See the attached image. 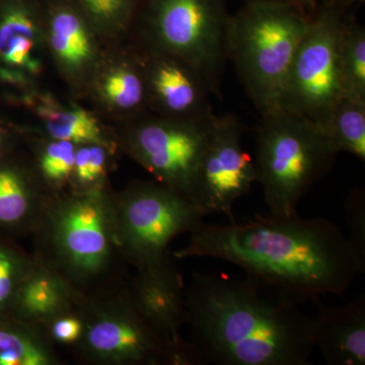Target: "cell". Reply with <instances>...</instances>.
<instances>
[{
  "mask_svg": "<svg viewBox=\"0 0 365 365\" xmlns=\"http://www.w3.org/2000/svg\"><path fill=\"white\" fill-rule=\"evenodd\" d=\"M205 257L244 269L247 278L294 304L342 294L365 264L341 228L327 218L257 215L230 225L203 222L175 258Z\"/></svg>",
  "mask_w": 365,
  "mask_h": 365,
  "instance_id": "cell-1",
  "label": "cell"
},
{
  "mask_svg": "<svg viewBox=\"0 0 365 365\" xmlns=\"http://www.w3.org/2000/svg\"><path fill=\"white\" fill-rule=\"evenodd\" d=\"M247 278L195 273L186 289V324L204 364L307 365L312 319L299 304Z\"/></svg>",
  "mask_w": 365,
  "mask_h": 365,
  "instance_id": "cell-2",
  "label": "cell"
},
{
  "mask_svg": "<svg viewBox=\"0 0 365 365\" xmlns=\"http://www.w3.org/2000/svg\"><path fill=\"white\" fill-rule=\"evenodd\" d=\"M316 11L290 2L249 1L230 16L227 60L260 113L279 107L292 60Z\"/></svg>",
  "mask_w": 365,
  "mask_h": 365,
  "instance_id": "cell-3",
  "label": "cell"
},
{
  "mask_svg": "<svg viewBox=\"0 0 365 365\" xmlns=\"http://www.w3.org/2000/svg\"><path fill=\"white\" fill-rule=\"evenodd\" d=\"M256 136L257 182L269 213L287 216L332 168L338 153L316 125L280 107L261 113Z\"/></svg>",
  "mask_w": 365,
  "mask_h": 365,
  "instance_id": "cell-4",
  "label": "cell"
},
{
  "mask_svg": "<svg viewBox=\"0 0 365 365\" xmlns=\"http://www.w3.org/2000/svg\"><path fill=\"white\" fill-rule=\"evenodd\" d=\"M134 18L144 49L184 60L201 74L211 95L222 100L227 0H139Z\"/></svg>",
  "mask_w": 365,
  "mask_h": 365,
  "instance_id": "cell-5",
  "label": "cell"
},
{
  "mask_svg": "<svg viewBox=\"0 0 365 365\" xmlns=\"http://www.w3.org/2000/svg\"><path fill=\"white\" fill-rule=\"evenodd\" d=\"M112 206L118 251L137 269L168 258L170 242L206 216L189 197L158 182H135Z\"/></svg>",
  "mask_w": 365,
  "mask_h": 365,
  "instance_id": "cell-6",
  "label": "cell"
},
{
  "mask_svg": "<svg viewBox=\"0 0 365 365\" xmlns=\"http://www.w3.org/2000/svg\"><path fill=\"white\" fill-rule=\"evenodd\" d=\"M43 215L57 270L72 283L88 282L107 271L117 246L112 198L102 185L46 205Z\"/></svg>",
  "mask_w": 365,
  "mask_h": 365,
  "instance_id": "cell-7",
  "label": "cell"
},
{
  "mask_svg": "<svg viewBox=\"0 0 365 365\" xmlns=\"http://www.w3.org/2000/svg\"><path fill=\"white\" fill-rule=\"evenodd\" d=\"M346 20L345 11L319 6L309 32L297 48L281 93V109L323 132L344 96L338 46Z\"/></svg>",
  "mask_w": 365,
  "mask_h": 365,
  "instance_id": "cell-8",
  "label": "cell"
},
{
  "mask_svg": "<svg viewBox=\"0 0 365 365\" xmlns=\"http://www.w3.org/2000/svg\"><path fill=\"white\" fill-rule=\"evenodd\" d=\"M215 116L205 120L173 119L158 115L138 118L127 132L125 148L155 181L195 202Z\"/></svg>",
  "mask_w": 365,
  "mask_h": 365,
  "instance_id": "cell-9",
  "label": "cell"
},
{
  "mask_svg": "<svg viewBox=\"0 0 365 365\" xmlns=\"http://www.w3.org/2000/svg\"><path fill=\"white\" fill-rule=\"evenodd\" d=\"M83 333L76 343L83 356L100 364H165V348L124 294L103 302H81Z\"/></svg>",
  "mask_w": 365,
  "mask_h": 365,
  "instance_id": "cell-10",
  "label": "cell"
},
{
  "mask_svg": "<svg viewBox=\"0 0 365 365\" xmlns=\"http://www.w3.org/2000/svg\"><path fill=\"white\" fill-rule=\"evenodd\" d=\"M137 270L127 295L137 314L165 346V364H196L195 347L181 334L186 325V288L176 264L169 256Z\"/></svg>",
  "mask_w": 365,
  "mask_h": 365,
  "instance_id": "cell-11",
  "label": "cell"
},
{
  "mask_svg": "<svg viewBox=\"0 0 365 365\" xmlns=\"http://www.w3.org/2000/svg\"><path fill=\"white\" fill-rule=\"evenodd\" d=\"M239 118L215 116L199 176L195 202L207 216L223 213L234 222L235 203L257 182L254 160L242 148Z\"/></svg>",
  "mask_w": 365,
  "mask_h": 365,
  "instance_id": "cell-12",
  "label": "cell"
},
{
  "mask_svg": "<svg viewBox=\"0 0 365 365\" xmlns=\"http://www.w3.org/2000/svg\"><path fill=\"white\" fill-rule=\"evenodd\" d=\"M138 56L146 86V103L158 116L205 120L215 115L211 93L201 74L184 60L144 49Z\"/></svg>",
  "mask_w": 365,
  "mask_h": 365,
  "instance_id": "cell-13",
  "label": "cell"
},
{
  "mask_svg": "<svg viewBox=\"0 0 365 365\" xmlns=\"http://www.w3.org/2000/svg\"><path fill=\"white\" fill-rule=\"evenodd\" d=\"M46 39L54 59L69 78H86L97 64L93 30L72 0H46Z\"/></svg>",
  "mask_w": 365,
  "mask_h": 365,
  "instance_id": "cell-14",
  "label": "cell"
},
{
  "mask_svg": "<svg viewBox=\"0 0 365 365\" xmlns=\"http://www.w3.org/2000/svg\"><path fill=\"white\" fill-rule=\"evenodd\" d=\"M312 319V339L329 365L365 364V297L340 307L326 306L321 299Z\"/></svg>",
  "mask_w": 365,
  "mask_h": 365,
  "instance_id": "cell-15",
  "label": "cell"
},
{
  "mask_svg": "<svg viewBox=\"0 0 365 365\" xmlns=\"http://www.w3.org/2000/svg\"><path fill=\"white\" fill-rule=\"evenodd\" d=\"M83 297L73 283L51 264L36 260L19 287L11 316L38 327L63 314L76 313Z\"/></svg>",
  "mask_w": 365,
  "mask_h": 365,
  "instance_id": "cell-16",
  "label": "cell"
},
{
  "mask_svg": "<svg viewBox=\"0 0 365 365\" xmlns=\"http://www.w3.org/2000/svg\"><path fill=\"white\" fill-rule=\"evenodd\" d=\"M33 108L53 140L71 141L76 145L100 144L111 150L112 141L98 120L83 108L60 104L50 96L33 100Z\"/></svg>",
  "mask_w": 365,
  "mask_h": 365,
  "instance_id": "cell-17",
  "label": "cell"
},
{
  "mask_svg": "<svg viewBox=\"0 0 365 365\" xmlns=\"http://www.w3.org/2000/svg\"><path fill=\"white\" fill-rule=\"evenodd\" d=\"M47 204L20 170L0 168V227H21L42 220Z\"/></svg>",
  "mask_w": 365,
  "mask_h": 365,
  "instance_id": "cell-18",
  "label": "cell"
},
{
  "mask_svg": "<svg viewBox=\"0 0 365 365\" xmlns=\"http://www.w3.org/2000/svg\"><path fill=\"white\" fill-rule=\"evenodd\" d=\"M41 327L0 319V365H54L58 359Z\"/></svg>",
  "mask_w": 365,
  "mask_h": 365,
  "instance_id": "cell-19",
  "label": "cell"
},
{
  "mask_svg": "<svg viewBox=\"0 0 365 365\" xmlns=\"http://www.w3.org/2000/svg\"><path fill=\"white\" fill-rule=\"evenodd\" d=\"M98 91L103 101L120 112L138 113L146 103V86L138 57L110 67L98 81Z\"/></svg>",
  "mask_w": 365,
  "mask_h": 365,
  "instance_id": "cell-20",
  "label": "cell"
},
{
  "mask_svg": "<svg viewBox=\"0 0 365 365\" xmlns=\"http://www.w3.org/2000/svg\"><path fill=\"white\" fill-rule=\"evenodd\" d=\"M324 133L334 150L365 160V101L343 96Z\"/></svg>",
  "mask_w": 365,
  "mask_h": 365,
  "instance_id": "cell-21",
  "label": "cell"
},
{
  "mask_svg": "<svg viewBox=\"0 0 365 365\" xmlns=\"http://www.w3.org/2000/svg\"><path fill=\"white\" fill-rule=\"evenodd\" d=\"M338 67L344 96L365 101V30L349 19L341 32Z\"/></svg>",
  "mask_w": 365,
  "mask_h": 365,
  "instance_id": "cell-22",
  "label": "cell"
},
{
  "mask_svg": "<svg viewBox=\"0 0 365 365\" xmlns=\"http://www.w3.org/2000/svg\"><path fill=\"white\" fill-rule=\"evenodd\" d=\"M96 33L115 35L131 25L139 0H72Z\"/></svg>",
  "mask_w": 365,
  "mask_h": 365,
  "instance_id": "cell-23",
  "label": "cell"
},
{
  "mask_svg": "<svg viewBox=\"0 0 365 365\" xmlns=\"http://www.w3.org/2000/svg\"><path fill=\"white\" fill-rule=\"evenodd\" d=\"M35 263L21 250L0 242V319L11 316L19 287Z\"/></svg>",
  "mask_w": 365,
  "mask_h": 365,
  "instance_id": "cell-24",
  "label": "cell"
},
{
  "mask_svg": "<svg viewBox=\"0 0 365 365\" xmlns=\"http://www.w3.org/2000/svg\"><path fill=\"white\" fill-rule=\"evenodd\" d=\"M76 144L66 140L50 141L40 155L43 178L52 184H62L73 176Z\"/></svg>",
  "mask_w": 365,
  "mask_h": 365,
  "instance_id": "cell-25",
  "label": "cell"
},
{
  "mask_svg": "<svg viewBox=\"0 0 365 365\" xmlns=\"http://www.w3.org/2000/svg\"><path fill=\"white\" fill-rule=\"evenodd\" d=\"M109 150L100 144H81L76 146L73 176L85 189L102 185L108 168Z\"/></svg>",
  "mask_w": 365,
  "mask_h": 365,
  "instance_id": "cell-26",
  "label": "cell"
},
{
  "mask_svg": "<svg viewBox=\"0 0 365 365\" xmlns=\"http://www.w3.org/2000/svg\"><path fill=\"white\" fill-rule=\"evenodd\" d=\"M345 220L347 240L359 260L365 264V195L362 190H354L346 197Z\"/></svg>",
  "mask_w": 365,
  "mask_h": 365,
  "instance_id": "cell-27",
  "label": "cell"
},
{
  "mask_svg": "<svg viewBox=\"0 0 365 365\" xmlns=\"http://www.w3.org/2000/svg\"><path fill=\"white\" fill-rule=\"evenodd\" d=\"M50 337L61 344H76L83 333V321L78 313L63 314L46 324Z\"/></svg>",
  "mask_w": 365,
  "mask_h": 365,
  "instance_id": "cell-28",
  "label": "cell"
},
{
  "mask_svg": "<svg viewBox=\"0 0 365 365\" xmlns=\"http://www.w3.org/2000/svg\"><path fill=\"white\" fill-rule=\"evenodd\" d=\"M364 1L365 0H319V4L345 11L348 7L357 4H364Z\"/></svg>",
  "mask_w": 365,
  "mask_h": 365,
  "instance_id": "cell-29",
  "label": "cell"
},
{
  "mask_svg": "<svg viewBox=\"0 0 365 365\" xmlns=\"http://www.w3.org/2000/svg\"><path fill=\"white\" fill-rule=\"evenodd\" d=\"M245 2L249 1H280V2H290V4H297L299 6L307 7L311 11H316L318 9L319 0H244Z\"/></svg>",
  "mask_w": 365,
  "mask_h": 365,
  "instance_id": "cell-30",
  "label": "cell"
},
{
  "mask_svg": "<svg viewBox=\"0 0 365 365\" xmlns=\"http://www.w3.org/2000/svg\"><path fill=\"white\" fill-rule=\"evenodd\" d=\"M4 135H2L1 132H0V150H1L2 146H4Z\"/></svg>",
  "mask_w": 365,
  "mask_h": 365,
  "instance_id": "cell-31",
  "label": "cell"
}]
</instances>
